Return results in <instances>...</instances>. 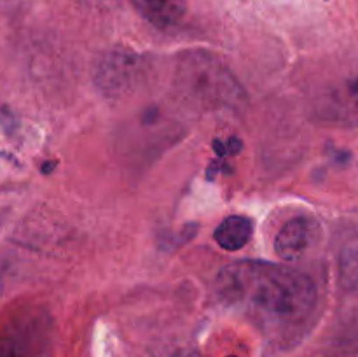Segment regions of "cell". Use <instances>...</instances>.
<instances>
[{"mask_svg":"<svg viewBox=\"0 0 358 357\" xmlns=\"http://www.w3.org/2000/svg\"><path fill=\"white\" fill-rule=\"evenodd\" d=\"M220 303L247 317L273 345L292 346L311 329L318 290L306 273L268 261H238L215 279Z\"/></svg>","mask_w":358,"mask_h":357,"instance_id":"cell-1","label":"cell"},{"mask_svg":"<svg viewBox=\"0 0 358 357\" xmlns=\"http://www.w3.org/2000/svg\"><path fill=\"white\" fill-rule=\"evenodd\" d=\"M175 86L185 100L210 111L234 108L243 104L245 91L236 77L203 51H187L175 69Z\"/></svg>","mask_w":358,"mask_h":357,"instance_id":"cell-2","label":"cell"},{"mask_svg":"<svg viewBox=\"0 0 358 357\" xmlns=\"http://www.w3.org/2000/svg\"><path fill=\"white\" fill-rule=\"evenodd\" d=\"M147 59L124 46L105 51L94 63V84L107 98L117 100L133 93L145 79Z\"/></svg>","mask_w":358,"mask_h":357,"instance_id":"cell-3","label":"cell"},{"mask_svg":"<svg viewBox=\"0 0 358 357\" xmlns=\"http://www.w3.org/2000/svg\"><path fill=\"white\" fill-rule=\"evenodd\" d=\"M0 357H52V321L34 310L14 318L0 336Z\"/></svg>","mask_w":358,"mask_h":357,"instance_id":"cell-4","label":"cell"},{"mask_svg":"<svg viewBox=\"0 0 358 357\" xmlns=\"http://www.w3.org/2000/svg\"><path fill=\"white\" fill-rule=\"evenodd\" d=\"M318 107L324 118L341 122H358V70L332 83L320 94Z\"/></svg>","mask_w":358,"mask_h":357,"instance_id":"cell-5","label":"cell"},{"mask_svg":"<svg viewBox=\"0 0 358 357\" xmlns=\"http://www.w3.org/2000/svg\"><path fill=\"white\" fill-rule=\"evenodd\" d=\"M318 233V224L311 217H294L282 226L275 238V251L287 262L299 261L313 245Z\"/></svg>","mask_w":358,"mask_h":357,"instance_id":"cell-6","label":"cell"},{"mask_svg":"<svg viewBox=\"0 0 358 357\" xmlns=\"http://www.w3.org/2000/svg\"><path fill=\"white\" fill-rule=\"evenodd\" d=\"M254 224L245 216H229L217 226L213 238L226 251H240L250 241Z\"/></svg>","mask_w":358,"mask_h":357,"instance_id":"cell-7","label":"cell"},{"mask_svg":"<svg viewBox=\"0 0 358 357\" xmlns=\"http://www.w3.org/2000/svg\"><path fill=\"white\" fill-rule=\"evenodd\" d=\"M142 13L157 27H171L184 18L185 0H136Z\"/></svg>","mask_w":358,"mask_h":357,"instance_id":"cell-8","label":"cell"},{"mask_svg":"<svg viewBox=\"0 0 358 357\" xmlns=\"http://www.w3.org/2000/svg\"><path fill=\"white\" fill-rule=\"evenodd\" d=\"M339 279L346 289H358V238L343 247L339 255Z\"/></svg>","mask_w":358,"mask_h":357,"instance_id":"cell-9","label":"cell"},{"mask_svg":"<svg viewBox=\"0 0 358 357\" xmlns=\"http://www.w3.org/2000/svg\"><path fill=\"white\" fill-rule=\"evenodd\" d=\"M241 147H243V142H241L238 136H231V139L227 140V144H226V150H227V153H233V154L240 153Z\"/></svg>","mask_w":358,"mask_h":357,"instance_id":"cell-10","label":"cell"},{"mask_svg":"<svg viewBox=\"0 0 358 357\" xmlns=\"http://www.w3.org/2000/svg\"><path fill=\"white\" fill-rule=\"evenodd\" d=\"M213 149H215V153L219 154V156H224V154L227 153V150H226V144L220 142L219 139L213 140Z\"/></svg>","mask_w":358,"mask_h":357,"instance_id":"cell-11","label":"cell"},{"mask_svg":"<svg viewBox=\"0 0 358 357\" xmlns=\"http://www.w3.org/2000/svg\"><path fill=\"white\" fill-rule=\"evenodd\" d=\"M51 170H55V163H52V161H45V163L42 164V174L48 175L51 174Z\"/></svg>","mask_w":358,"mask_h":357,"instance_id":"cell-12","label":"cell"},{"mask_svg":"<svg viewBox=\"0 0 358 357\" xmlns=\"http://www.w3.org/2000/svg\"><path fill=\"white\" fill-rule=\"evenodd\" d=\"M177 357H199L198 354H180V356H177Z\"/></svg>","mask_w":358,"mask_h":357,"instance_id":"cell-13","label":"cell"}]
</instances>
